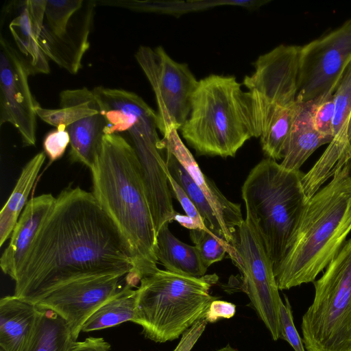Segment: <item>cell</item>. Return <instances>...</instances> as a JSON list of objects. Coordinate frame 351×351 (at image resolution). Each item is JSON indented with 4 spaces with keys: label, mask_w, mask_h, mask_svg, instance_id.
<instances>
[{
    "label": "cell",
    "mask_w": 351,
    "mask_h": 351,
    "mask_svg": "<svg viewBox=\"0 0 351 351\" xmlns=\"http://www.w3.org/2000/svg\"><path fill=\"white\" fill-rule=\"evenodd\" d=\"M300 46L280 45L260 56L243 84L250 95L256 138L296 102Z\"/></svg>",
    "instance_id": "9"
},
{
    "label": "cell",
    "mask_w": 351,
    "mask_h": 351,
    "mask_svg": "<svg viewBox=\"0 0 351 351\" xmlns=\"http://www.w3.org/2000/svg\"><path fill=\"white\" fill-rule=\"evenodd\" d=\"M29 75L13 48L0 36V126H14L23 146H34L36 141L37 101L29 89Z\"/></svg>",
    "instance_id": "13"
},
{
    "label": "cell",
    "mask_w": 351,
    "mask_h": 351,
    "mask_svg": "<svg viewBox=\"0 0 351 351\" xmlns=\"http://www.w3.org/2000/svg\"><path fill=\"white\" fill-rule=\"evenodd\" d=\"M280 303L281 339L287 341L295 351H306L293 322L291 305L287 295Z\"/></svg>",
    "instance_id": "31"
},
{
    "label": "cell",
    "mask_w": 351,
    "mask_h": 351,
    "mask_svg": "<svg viewBox=\"0 0 351 351\" xmlns=\"http://www.w3.org/2000/svg\"><path fill=\"white\" fill-rule=\"evenodd\" d=\"M136 302V290L125 284L120 292L88 317L82 326V332L106 329L128 321L132 322Z\"/></svg>",
    "instance_id": "26"
},
{
    "label": "cell",
    "mask_w": 351,
    "mask_h": 351,
    "mask_svg": "<svg viewBox=\"0 0 351 351\" xmlns=\"http://www.w3.org/2000/svg\"><path fill=\"white\" fill-rule=\"evenodd\" d=\"M351 62V19L300 47L296 101L333 95Z\"/></svg>",
    "instance_id": "12"
},
{
    "label": "cell",
    "mask_w": 351,
    "mask_h": 351,
    "mask_svg": "<svg viewBox=\"0 0 351 351\" xmlns=\"http://www.w3.org/2000/svg\"><path fill=\"white\" fill-rule=\"evenodd\" d=\"M69 144L70 136L64 125L46 135L43 142L44 152L51 163L62 156Z\"/></svg>",
    "instance_id": "32"
},
{
    "label": "cell",
    "mask_w": 351,
    "mask_h": 351,
    "mask_svg": "<svg viewBox=\"0 0 351 351\" xmlns=\"http://www.w3.org/2000/svg\"><path fill=\"white\" fill-rule=\"evenodd\" d=\"M189 236L207 268L221 261L227 253L230 244L209 230H190Z\"/></svg>",
    "instance_id": "29"
},
{
    "label": "cell",
    "mask_w": 351,
    "mask_h": 351,
    "mask_svg": "<svg viewBox=\"0 0 351 351\" xmlns=\"http://www.w3.org/2000/svg\"><path fill=\"white\" fill-rule=\"evenodd\" d=\"M304 176L267 157L251 169L241 188L246 217L254 224L274 271L289 249L308 201Z\"/></svg>",
    "instance_id": "5"
},
{
    "label": "cell",
    "mask_w": 351,
    "mask_h": 351,
    "mask_svg": "<svg viewBox=\"0 0 351 351\" xmlns=\"http://www.w3.org/2000/svg\"><path fill=\"white\" fill-rule=\"evenodd\" d=\"M180 132L198 156H234L256 137L249 93L234 76L212 74L201 79Z\"/></svg>",
    "instance_id": "4"
},
{
    "label": "cell",
    "mask_w": 351,
    "mask_h": 351,
    "mask_svg": "<svg viewBox=\"0 0 351 351\" xmlns=\"http://www.w3.org/2000/svg\"><path fill=\"white\" fill-rule=\"evenodd\" d=\"M351 231V180L343 167L306 202L289 249L274 271L279 290L313 282Z\"/></svg>",
    "instance_id": "3"
},
{
    "label": "cell",
    "mask_w": 351,
    "mask_h": 351,
    "mask_svg": "<svg viewBox=\"0 0 351 351\" xmlns=\"http://www.w3.org/2000/svg\"><path fill=\"white\" fill-rule=\"evenodd\" d=\"M314 104L315 101L295 103L290 135L280 163L287 171L299 170L317 148L332 140L315 128L312 115Z\"/></svg>",
    "instance_id": "19"
},
{
    "label": "cell",
    "mask_w": 351,
    "mask_h": 351,
    "mask_svg": "<svg viewBox=\"0 0 351 351\" xmlns=\"http://www.w3.org/2000/svg\"><path fill=\"white\" fill-rule=\"evenodd\" d=\"M165 160L170 174L194 204L206 228L215 235L225 240L223 229L209 202L187 171L166 149Z\"/></svg>",
    "instance_id": "27"
},
{
    "label": "cell",
    "mask_w": 351,
    "mask_h": 351,
    "mask_svg": "<svg viewBox=\"0 0 351 351\" xmlns=\"http://www.w3.org/2000/svg\"><path fill=\"white\" fill-rule=\"evenodd\" d=\"M56 197L51 193L31 198L16 223L10 242L0 258L2 271L15 280L17 271Z\"/></svg>",
    "instance_id": "18"
},
{
    "label": "cell",
    "mask_w": 351,
    "mask_h": 351,
    "mask_svg": "<svg viewBox=\"0 0 351 351\" xmlns=\"http://www.w3.org/2000/svg\"><path fill=\"white\" fill-rule=\"evenodd\" d=\"M38 307L15 295L0 300L1 351H23L34 330Z\"/></svg>",
    "instance_id": "20"
},
{
    "label": "cell",
    "mask_w": 351,
    "mask_h": 351,
    "mask_svg": "<svg viewBox=\"0 0 351 351\" xmlns=\"http://www.w3.org/2000/svg\"><path fill=\"white\" fill-rule=\"evenodd\" d=\"M156 255L166 270L192 277L206 275L207 267L195 245L182 242L164 224L157 233Z\"/></svg>",
    "instance_id": "21"
},
{
    "label": "cell",
    "mask_w": 351,
    "mask_h": 351,
    "mask_svg": "<svg viewBox=\"0 0 351 351\" xmlns=\"http://www.w3.org/2000/svg\"><path fill=\"white\" fill-rule=\"evenodd\" d=\"M236 313V306L229 302L215 300L206 311L204 318L208 323H215L221 319H230Z\"/></svg>",
    "instance_id": "34"
},
{
    "label": "cell",
    "mask_w": 351,
    "mask_h": 351,
    "mask_svg": "<svg viewBox=\"0 0 351 351\" xmlns=\"http://www.w3.org/2000/svg\"><path fill=\"white\" fill-rule=\"evenodd\" d=\"M347 157H348V160L351 158V141L349 142V144H348V150Z\"/></svg>",
    "instance_id": "41"
},
{
    "label": "cell",
    "mask_w": 351,
    "mask_h": 351,
    "mask_svg": "<svg viewBox=\"0 0 351 351\" xmlns=\"http://www.w3.org/2000/svg\"><path fill=\"white\" fill-rule=\"evenodd\" d=\"M106 121L101 111L86 116L66 127L70 136L69 157L90 169L101 147Z\"/></svg>",
    "instance_id": "22"
},
{
    "label": "cell",
    "mask_w": 351,
    "mask_h": 351,
    "mask_svg": "<svg viewBox=\"0 0 351 351\" xmlns=\"http://www.w3.org/2000/svg\"><path fill=\"white\" fill-rule=\"evenodd\" d=\"M45 153L36 154L23 167L16 184L0 212V246L11 236L27 197L45 160Z\"/></svg>",
    "instance_id": "24"
},
{
    "label": "cell",
    "mask_w": 351,
    "mask_h": 351,
    "mask_svg": "<svg viewBox=\"0 0 351 351\" xmlns=\"http://www.w3.org/2000/svg\"><path fill=\"white\" fill-rule=\"evenodd\" d=\"M174 220L178 221L182 226L189 230L199 229L195 221L186 215H182L176 213Z\"/></svg>",
    "instance_id": "37"
},
{
    "label": "cell",
    "mask_w": 351,
    "mask_h": 351,
    "mask_svg": "<svg viewBox=\"0 0 351 351\" xmlns=\"http://www.w3.org/2000/svg\"><path fill=\"white\" fill-rule=\"evenodd\" d=\"M218 280L216 274L197 278L159 269L143 278L136 289L132 322L156 343L175 340L204 317L217 299L209 291Z\"/></svg>",
    "instance_id": "6"
},
{
    "label": "cell",
    "mask_w": 351,
    "mask_h": 351,
    "mask_svg": "<svg viewBox=\"0 0 351 351\" xmlns=\"http://www.w3.org/2000/svg\"><path fill=\"white\" fill-rule=\"evenodd\" d=\"M334 95V94H333ZM333 95L317 99L313 108L315 128L322 134L332 138V123L335 112Z\"/></svg>",
    "instance_id": "30"
},
{
    "label": "cell",
    "mask_w": 351,
    "mask_h": 351,
    "mask_svg": "<svg viewBox=\"0 0 351 351\" xmlns=\"http://www.w3.org/2000/svg\"><path fill=\"white\" fill-rule=\"evenodd\" d=\"M38 310L34 330L23 351H67L76 341L68 324L52 311Z\"/></svg>",
    "instance_id": "25"
},
{
    "label": "cell",
    "mask_w": 351,
    "mask_h": 351,
    "mask_svg": "<svg viewBox=\"0 0 351 351\" xmlns=\"http://www.w3.org/2000/svg\"><path fill=\"white\" fill-rule=\"evenodd\" d=\"M34 32L45 57L71 74L89 48L96 1L29 0Z\"/></svg>",
    "instance_id": "8"
},
{
    "label": "cell",
    "mask_w": 351,
    "mask_h": 351,
    "mask_svg": "<svg viewBox=\"0 0 351 351\" xmlns=\"http://www.w3.org/2000/svg\"><path fill=\"white\" fill-rule=\"evenodd\" d=\"M67 351H111V346L103 337H90L74 341Z\"/></svg>",
    "instance_id": "36"
},
{
    "label": "cell",
    "mask_w": 351,
    "mask_h": 351,
    "mask_svg": "<svg viewBox=\"0 0 351 351\" xmlns=\"http://www.w3.org/2000/svg\"><path fill=\"white\" fill-rule=\"evenodd\" d=\"M216 351H239V350L231 347L229 344H228L226 346H224Z\"/></svg>",
    "instance_id": "40"
},
{
    "label": "cell",
    "mask_w": 351,
    "mask_h": 351,
    "mask_svg": "<svg viewBox=\"0 0 351 351\" xmlns=\"http://www.w3.org/2000/svg\"><path fill=\"white\" fill-rule=\"evenodd\" d=\"M165 149L171 152L187 171L209 202L224 232L225 241H235L237 228L244 221L241 205L227 199L215 184L203 173L192 154L184 145L177 130H172L162 138Z\"/></svg>",
    "instance_id": "16"
},
{
    "label": "cell",
    "mask_w": 351,
    "mask_h": 351,
    "mask_svg": "<svg viewBox=\"0 0 351 351\" xmlns=\"http://www.w3.org/2000/svg\"><path fill=\"white\" fill-rule=\"evenodd\" d=\"M344 167L346 168L347 171V174L349 178L351 180V158L348 160V161L346 162Z\"/></svg>",
    "instance_id": "39"
},
{
    "label": "cell",
    "mask_w": 351,
    "mask_h": 351,
    "mask_svg": "<svg viewBox=\"0 0 351 351\" xmlns=\"http://www.w3.org/2000/svg\"><path fill=\"white\" fill-rule=\"evenodd\" d=\"M335 112L332 140L323 154L305 174L307 184L315 189L321 188L348 160L347 128L351 114V62L334 95Z\"/></svg>",
    "instance_id": "15"
},
{
    "label": "cell",
    "mask_w": 351,
    "mask_h": 351,
    "mask_svg": "<svg viewBox=\"0 0 351 351\" xmlns=\"http://www.w3.org/2000/svg\"><path fill=\"white\" fill-rule=\"evenodd\" d=\"M313 285L314 299L301 322L306 350L351 351V239Z\"/></svg>",
    "instance_id": "7"
},
{
    "label": "cell",
    "mask_w": 351,
    "mask_h": 351,
    "mask_svg": "<svg viewBox=\"0 0 351 351\" xmlns=\"http://www.w3.org/2000/svg\"><path fill=\"white\" fill-rule=\"evenodd\" d=\"M227 253L241 275V289L250 306L269 330L272 339L282 337L280 303L282 301L273 265L261 237L251 219L246 217L237 228L235 241Z\"/></svg>",
    "instance_id": "10"
},
{
    "label": "cell",
    "mask_w": 351,
    "mask_h": 351,
    "mask_svg": "<svg viewBox=\"0 0 351 351\" xmlns=\"http://www.w3.org/2000/svg\"><path fill=\"white\" fill-rule=\"evenodd\" d=\"M346 136H347L348 144H349V142L351 141V114H350V119H349V121H348V124Z\"/></svg>",
    "instance_id": "38"
},
{
    "label": "cell",
    "mask_w": 351,
    "mask_h": 351,
    "mask_svg": "<svg viewBox=\"0 0 351 351\" xmlns=\"http://www.w3.org/2000/svg\"><path fill=\"white\" fill-rule=\"evenodd\" d=\"M90 170L93 195L130 248L133 269L125 280L135 287L143 278L159 269L157 234L138 159L123 136L105 134Z\"/></svg>",
    "instance_id": "2"
},
{
    "label": "cell",
    "mask_w": 351,
    "mask_h": 351,
    "mask_svg": "<svg viewBox=\"0 0 351 351\" xmlns=\"http://www.w3.org/2000/svg\"><path fill=\"white\" fill-rule=\"evenodd\" d=\"M295 106V104L282 111L261 136L262 149L267 158L275 160L283 158L291 132Z\"/></svg>",
    "instance_id": "28"
},
{
    "label": "cell",
    "mask_w": 351,
    "mask_h": 351,
    "mask_svg": "<svg viewBox=\"0 0 351 351\" xmlns=\"http://www.w3.org/2000/svg\"><path fill=\"white\" fill-rule=\"evenodd\" d=\"M123 276H104L75 280L53 290L35 305L50 310L69 326L74 341L88 317L101 305L121 291Z\"/></svg>",
    "instance_id": "14"
},
{
    "label": "cell",
    "mask_w": 351,
    "mask_h": 351,
    "mask_svg": "<svg viewBox=\"0 0 351 351\" xmlns=\"http://www.w3.org/2000/svg\"><path fill=\"white\" fill-rule=\"evenodd\" d=\"M167 178L169 186L173 192V195L182 206L186 215L195 221L199 229L208 230L205 226L204 221L194 204L189 199L183 189L173 178L169 170L167 172Z\"/></svg>",
    "instance_id": "33"
},
{
    "label": "cell",
    "mask_w": 351,
    "mask_h": 351,
    "mask_svg": "<svg viewBox=\"0 0 351 351\" xmlns=\"http://www.w3.org/2000/svg\"><path fill=\"white\" fill-rule=\"evenodd\" d=\"M207 323L204 317L196 322L182 335L178 344L173 351H191L204 331Z\"/></svg>",
    "instance_id": "35"
},
{
    "label": "cell",
    "mask_w": 351,
    "mask_h": 351,
    "mask_svg": "<svg viewBox=\"0 0 351 351\" xmlns=\"http://www.w3.org/2000/svg\"><path fill=\"white\" fill-rule=\"evenodd\" d=\"M135 58L156 96L158 130H180L188 119L198 81L188 65L173 60L161 46H141Z\"/></svg>",
    "instance_id": "11"
},
{
    "label": "cell",
    "mask_w": 351,
    "mask_h": 351,
    "mask_svg": "<svg viewBox=\"0 0 351 351\" xmlns=\"http://www.w3.org/2000/svg\"><path fill=\"white\" fill-rule=\"evenodd\" d=\"M133 269L130 248L92 192L69 184L56 197L14 280V295L33 304L81 279L125 277Z\"/></svg>",
    "instance_id": "1"
},
{
    "label": "cell",
    "mask_w": 351,
    "mask_h": 351,
    "mask_svg": "<svg viewBox=\"0 0 351 351\" xmlns=\"http://www.w3.org/2000/svg\"><path fill=\"white\" fill-rule=\"evenodd\" d=\"M35 110L41 120L56 128L61 125L66 127L82 117L101 111L93 90L85 87L62 90L58 108H44L37 103Z\"/></svg>",
    "instance_id": "23"
},
{
    "label": "cell",
    "mask_w": 351,
    "mask_h": 351,
    "mask_svg": "<svg viewBox=\"0 0 351 351\" xmlns=\"http://www.w3.org/2000/svg\"><path fill=\"white\" fill-rule=\"evenodd\" d=\"M0 36L4 38L29 75L48 74L47 58L40 50L34 32L29 0L12 1L2 10Z\"/></svg>",
    "instance_id": "17"
}]
</instances>
